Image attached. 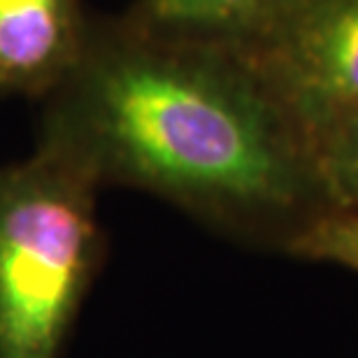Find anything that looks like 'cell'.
<instances>
[{"label": "cell", "mask_w": 358, "mask_h": 358, "mask_svg": "<svg viewBox=\"0 0 358 358\" xmlns=\"http://www.w3.org/2000/svg\"><path fill=\"white\" fill-rule=\"evenodd\" d=\"M100 186L35 145L0 166V358H59L105 261Z\"/></svg>", "instance_id": "2"}, {"label": "cell", "mask_w": 358, "mask_h": 358, "mask_svg": "<svg viewBox=\"0 0 358 358\" xmlns=\"http://www.w3.org/2000/svg\"><path fill=\"white\" fill-rule=\"evenodd\" d=\"M286 256L358 272V210L324 212L291 242Z\"/></svg>", "instance_id": "7"}, {"label": "cell", "mask_w": 358, "mask_h": 358, "mask_svg": "<svg viewBox=\"0 0 358 358\" xmlns=\"http://www.w3.org/2000/svg\"><path fill=\"white\" fill-rule=\"evenodd\" d=\"M305 0H135L121 21L177 45L256 59L282 38Z\"/></svg>", "instance_id": "5"}, {"label": "cell", "mask_w": 358, "mask_h": 358, "mask_svg": "<svg viewBox=\"0 0 358 358\" xmlns=\"http://www.w3.org/2000/svg\"><path fill=\"white\" fill-rule=\"evenodd\" d=\"M35 145L100 189L147 191L279 254L331 212L312 142L256 63L121 19L91 24L82 61L45 98Z\"/></svg>", "instance_id": "1"}, {"label": "cell", "mask_w": 358, "mask_h": 358, "mask_svg": "<svg viewBox=\"0 0 358 358\" xmlns=\"http://www.w3.org/2000/svg\"><path fill=\"white\" fill-rule=\"evenodd\" d=\"M80 0H0V93L47 98L89 45Z\"/></svg>", "instance_id": "4"}, {"label": "cell", "mask_w": 358, "mask_h": 358, "mask_svg": "<svg viewBox=\"0 0 358 358\" xmlns=\"http://www.w3.org/2000/svg\"><path fill=\"white\" fill-rule=\"evenodd\" d=\"M314 159L331 210H358V112L314 142Z\"/></svg>", "instance_id": "6"}, {"label": "cell", "mask_w": 358, "mask_h": 358, "mask_svg": "<svg viewBox=\"0 0 358 358\" xmlns=\"http://www.w3.org/2000/svg\"><path fill=\"white\" fill-rule=\"evenodd\" d=\"M249 61L314 147L358 112V0H305L282 38Z\"/></svg>", "instance_id": "3"}]
</instances>
